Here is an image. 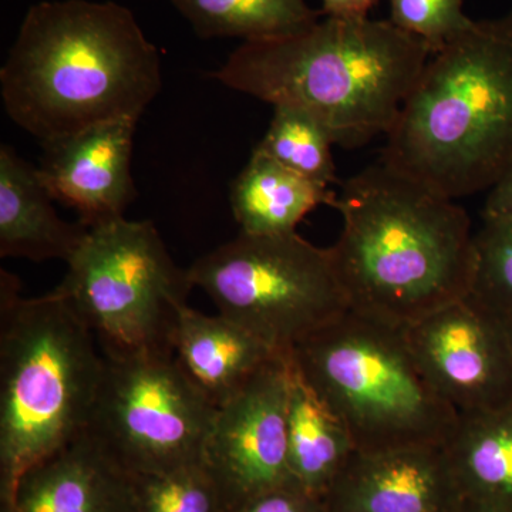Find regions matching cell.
I'll list each match as a JSON object with an SVG mask.
<instances>
[{
    "instance_id": "ac0fdd59",
    "label": "cell",
    "mask_w": 512,
    "mask_h": 512,
    "mask_svg": "<svg viewBox=\"0 0 512 512\" xmlns=\"http://www.w3.org/2000/svg\"><path fill=\"white\" fill-rule=\"evenodd\" d=\"M335 200L326 185L293 173L255 148L231 187L232 212L241 232L249 235L295 232L309 212Z\"/></svg>"
},
{
    "instance_id": "277c9868",
    "label": "cell",
    "mask_w": 512,
    "mask_h": 512,
    "mask_svg": "<svg viewBox=\"0 0 512 512\" xmlns=\"http://www.w3.org/2000/svg\"><path fill=\"white\" fill-rule=\"evenodd\" d=\"M380 161L451 200L512 165V10L474 20L424 64Z\"/></svg>"
},
{
    "instance_id": "44dd1931",
    "label": "cell",
    "mask_w": 512,
    "mask_h": 512,
    "mask_svg": "<svg viewBox=\"0 0 512 512\" xmlns=\"http://www.w3.org/2000/svg\"><path fill=\"white\" fill-rule=\"evenodd\" d=\"M332 146V134L311 114L276 106L268 131L255 150L293 173L329 187L338 180Z\"/></svg>"
},
{
    "instance_id": "9c48e42d",
    "label": "cell",
    "mask_w": 512,
    "mask_h": 512,
    "mask_svg": "<svg viewBox=\"0 0 512 512\" xmlns=\"http://www.w3.org/2000/svg\"><path fill=\"white\" fill-rule=\"evenodd\" d=\"M215 414L174 355L106 357L86 431L130 476L167 473L204 463Z\"/></svg>"
},
{
    "instance_id": "603a6c76",
    "label": "cell",
    "mask_w": 512,
    "mask_h": 512,
    "mask_svg": "<svg viewBox=\"0 0 512 512\" xmlns=\"http://www.w3.org/2000/svg\"><path fill=\"white\" fill-rule=\"evenodd\" d=\"M474 234L476 268L470 296L491 311L512 309V218H483Z\"/></svg>"
},
{
    "instance_id": "3957f363",
    "label": "cell",
    "mask_w": 512,
    "mask_h": 512,
    "mask_svg": "<svg viewBox=\"0 0 512 512\" xmlns=\"http://www.w3.org/2000/svg\"><path fill=\"white\" fill-rule=\"evenodd\" d=\"M419 37L390 20H319L282 39L245 42L212 77L266 101L306 111L343 148L386 137L430 59Z\"/></svg>"
},
{
    "instance_id": "4fadbf2b",
    "label": "cell",
    "mask_w": 512,
    "mask_h": 512,
    "mask_svg": "<svg viewBox=\"0 0 512 512\" xmlns=\"http://www.w3.org/2000/svg\"><path fill=\"white\" fill-rule=\"evenodd\" d=\"M463 500L444 446L356 451L323 498L326 512H454Z\"/></svg>"
},
{
    "instance_id": "484cf974",
    "label": "cell",
    "mask_w": 512,
    "mask_h": 512,
    "mask_svg": "<svg viewBox=\"0 0 512 512\" xmlns=\"http://www.w3.org/2000/svg\"><path fill=\"white\" fill-rule=\"evenodd\" d=\"M483 218H512V165L488 190Z\"/></svg>"
},
{
    "instance_id": "6da1fadb",
    "label": "cell",
    "mask_w": 512,
    "mask_h": 512,
    "mask_svg": "<svg viewBox=\"0 0 512 512\" xmlns=\"http://www.w3.org/2000/svg\"><path fill=\"white\" fill-rule=\"evenodd\" d=\"M0 89L10 119L43 146L140 120L161 90L160 53L119 3L45 0L26 13Z\"/></svg>"
},
{
    "instance_id": "7c38bea8",
    "label": "cell",
    "mask_w": 512,
    "mask_h": 512,
    "mask_svg": "<svg viewBox=\"0 0 512 512\" xmlns=\"http://www.w3.org/2000/svg\"><path fill=\"white\" fill-rule=\"evenodd\" d=\"M137 123L110 121L43 144L40 178L53 200L77 211L84 227L123 217L136 198L131 157Z\"/></svg>"
},
{
    "instance_id": "4316f807",
    "label": "cell",
    "mask_w": 512,
    "mask_h": 512,
    "mask_svg": "<svg viewBox=\"0 0 512 512\" xmlns=\"http://www.w3.org/2000/svg\"><path fill=\"white\" fill-rule=\"evenodd\" d=\"M380 0H322L326 18L365 19Z\"/></svg>"
},
{
    "instance_id": "ba28073f",
    "label": "cell",
    "mask_w": 512,
    "mask_h": 512,
    "mask_svg": "<svg viewBox=\"0 0 512 512\" xmlns=\"http://www.w3.org/2000/svg\"><path fill=\"white\" fill-rule=\"evenodd\" d=\"M218 313L275 352H289L349 311L330 249L295 232L241 234L187 269Z\"/></svg>"
},
{
    "instance_id": "52a82bcc",
    "label": "cell",
    "mask_w": 512,
    "mask_h": 512,
    "mask_svg": "<svg viewBox=\"0 0 512 512\" xmlns=\"http://www.w3.org/2000/svg\"><path fill=\"white\" fill-rule=\"evenodd\" d=\"M55 289L99 340L106 357L174 355L178 313L194 288L150 221L87 228Z\"/></svg>"
},
{
    "instance_id": "83f0119b",
    "label": "cell",
    "mask_w": 512,
    "mask_h": 512,
    "mask_svg": "<svg viewBox=\"0 0 512 512\" xmlns=\"http://www.w3.org/2000/svg\"><path fill=\"white\" fill-rule=\"evenodd\" d=\"M454 512H508L501 510V508L493 507V505H488L484 503H480V501L471 500V498L464 497L461 500V503L458 504L456 511Z\"/></svg>"
},
{
    "instance_id": "f1b7e54d",
    "label": "cell",
    "mask_w": 512,
    "mask_h": 512,
    "mask_svg": "<svg viewBox=\"0 0 512 512\" xmlns=\"http://www.w3.org/2000/svg\"><path fill=\"white\" fill-rule=\"evenodd\" d=\"M498 315H500L501 320H503L505 333H507L508 343H510L512 352V309H510V311L498 313Z\"/></svg>"
},
{
    "instance_id": "2e32d148",
    "label": "cell",
    "mask_w": 512,
    "mask_h": 512,
    "mask_svg": "<svg viewBox=\"0 0 512 512\" xmlns=\"http://www.w3.org/2000/svg\"><path fill=\"white\" fill-rule=\"evenodd\" d=\"M39 171L10 146L0 148V256L69 262L87 227L62 220Z\"/></svg>"
},
{
    "instance_id": "7402d4cb",
    "label": "cell",
    "mask_w": 512,
    "mask_h": 512,
    "mask_svg": "<svg viewBox=\"0 0 512 512\" xmlns=\"http://www.w3.org/2000/svg\"><path fill=\"white\" fill-rule=\"evenodd\" d=\"M131 512H228L204 463L131 476Z\"/></svg>"
},
{
    "instance_id": "5b68a950",
    "label": "cell",
    "mask_w": 512,
    "mask_h": 512,
    "mask_svg": "<svg viewBox=\"0 0 512 512\" xmlns=\"http://www.w3.org/2000/svg\"><path fill=\"white\" fill-rule=\"evenodd\" d=\"M106 367L92 330L55 291L22 298L0 272V501L89 426Z\"/></svg>"
},
{
    "instance_id": "8992f818",
    "label": "cell",
    "mask_w": 512,
    "mask_h": 512,
    "mask_svg": "<svg viewBox=\"0 0 512 512\" xmlns=\"http://www.w3.org/2000/svg\"><path fill=\"white\" fill-rule=\"evenodd\" d=\"M356 451L444 446L458 413L424 375L404 329L349 311L288 353Z\"/></svg>"
},
{
    "instance_id": "d6986e66",
    "label": "cell",
    "mask_w": 512,
    "mask_h": 512,
    "mask_svg": "<svg viewBox=\"0 0 512 512\" xmlns=\"http://www.w3.org/2000/svg\"><path fill=\"white\" fill-rule=\"evenodd\" d=\"M444 450L464 497L512 512V403L460 414Z\"/></svg>"
},
{
    "instance_id": "d4e9b609",
    "label": "cell",
    "mask_w": 512,
    "mask_h": 512,
    "mask_svg": "<svg viewBox=\"0 0 512 512\" xmlns=\"http://www.w3.org/2000/svg\"><path fill=\"white\" fill-rule=\"evenodd\" d=\"M231 512H326L323 501L295 485L276 488L252 498Z\"/></svg>"
},
{
    "instance_id": "7a4b0ae2",
    "label": "cell",
    "mask_w": 512,
    "mask_h": 512,
    "mask_svg": "<svg viewBox=\"0 0 512 512\" xmlns=\"http://www.w3.org/2000/svg\"><path fill=\"white\" fill-rule=\"evenodd\" d=\"M332 207L343 228L329 249L350 311L406 329L470 295L474 234L451 198L379 160Z\"/></svg>"
},
{
    "instance_id": "30bf717a",
    "label": "cell",
    "mask_w": 512,
    "mask_h": 512,
    "mask_svg": "<svg viewBox=\"0 0 512 512\" xmlns=\"http://www.w3.org/2000/svg\"><path fill=\"white\" fill-rule=\"evenodd\" d=\"M288 392V355H278L218 407L204 464L228 512L258 495L295 485L288 466Z\"/></svg>"
},
{
    "instance_id": "cb8c5ba5",
    "label": "cell",
    "mask_w": 512,
    "mask_h": 512,
    "mask_svg": "<svg viewBox=\"0 0 512 512\" xmlns=\"http://www.w3.org/2000/svg\"><path fill=\"white\" fill-rule=\"evenodd\" d=\"M390 22L419 37L431 55L463 35L474 20L464 12V0H389Z\"/></svg>"
},
{
    "instance_id": "ffe728a7",
    "label": "cell",
    "mask_w": 512,
    "mask_h": 512,
    "mask_svg": "<svg viewBox=\"0 0 512 512\" xmlns=\"http://www.w3.org/2000/svg\"><path fill=\"white\" fill-rule=\"evenodd\" d=\"M204 39L239 37L245 42L298 35L319 22L306 0H171Z\"/></svg>"
},
{
    "instance_id": "8fae6325",
    "label": "cell",
    "mask_w": 512,
    "mask_h": 512,
    "mask_svg": "<svg viewBox=\"0 0 512 512\" xmlns=\"http://www.w3.org/2000/svg\"><path fill=\"white\" fill-rule=\"evenodd\" d=\"M404 333L424 375L458 416L512 403V352L497 312L468 295Z\"/></svg>"
},
{
    "instance_id": "5bb4252c",
    "label": "cell",
    "mask_w": 512,
    "mask_h": 512,
    "mask_svg": "<svg viewBox=\"0 0 512 512\" xmlns=\"http://www.w3.org/2000/svg\"><path fill=\"white\" fill-rule=\"evenodd\" d=\"M2 512H131V476L87 431L19 477Z\"/></svg>"
},
{
    "instance_id": "9a60e30c",
    "label": "cell",
    "mask_w": 512,
    "mask_h": 512,
    "mask_svg": "<svg viewBox=\"0 0 512 512\" xmlns=\"http://www.w3.org/2000/svg\"><path fill=\"white\" fill-rule=\"evenodd\" d=\"M174 357L215 407L237 396L274 357L282 355L234 320L185 305L173 333Z\"/></svg>"
},
{
    "instance_id": "e0dca14e",
    "label": "cell",
    "mask_w": 512,
    "mask_h": 512,
    "mask_svg": "<svg viewBox=\"0 0 512 512\" xmlns=\"http://www.w3.org/2000/svg\"><path fill=\"white\" fill-rule=\"evenodd\" d=\"M288 466L292 483L323 501L356 453L342 420L313 392L289 359Z\"/></svg>"
}]
</instances>
